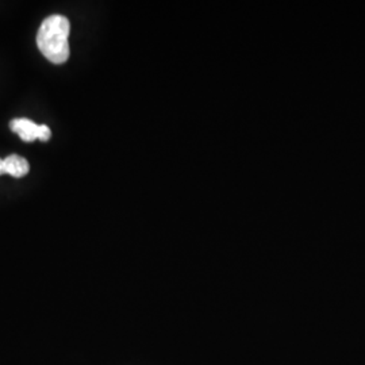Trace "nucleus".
<instances>
[{"label":"nucleus","mask_w":365,"mask_h":365,"mask_svg":"<svg viewBox=\"0 0 365 365\" xmlns=\"http://www.w3.org/2000/svg\"><path fill=\"white\" fill-rule=\"evenodd\" d=\"M69 21L63 15L48 16L39 27L37 45L53 64H64L69 58Z\"/></svg>","instance_id":"1"},{"label":"nucleus","mask_w":365,"mask_h":365,"mask_svg":"<svg viewBox=\"0 0 365 365\" xmlns=\"http://www.w3.org/2000/svg\"><path fill=\"white\" fill-rule=\"evenodd\" d=\"M10 128L14 133H16L21 140H24L25 143H33L34 140H41L43 143L49 141L52 131L45 126V125H37L30 119H25V118H19V119H14L10 122Z\"/></svg>","instance_id":"2"},{"label":"nucleus","mask_w":365,"mask_h":365,"mask_svg":"<svg viewBox=\"0 0 365 365\" xmlns=\"http://www.w3.org/2000/svg\"><path fill=\"white\" fill-rule=\"evenodd\" d=\"M30 170V165L24 157L11 155L4 158V172L13 178H24Z\"/></svg>","instance_id":"3"},{"label":"nucleus","mask_w":365,"mask_h":365,"mask_svg":"<svg viewBox=\"0 0 365 365\" xmlns=\"http://www.w3.org/2000/svg\"><path fill=\"white\" fill-rule=\"evenodd\" d=\"M4 173H6V172H4V160L0 158V176L4 175Z\"/></svg>","instance_id":"4"}]
</instances>
